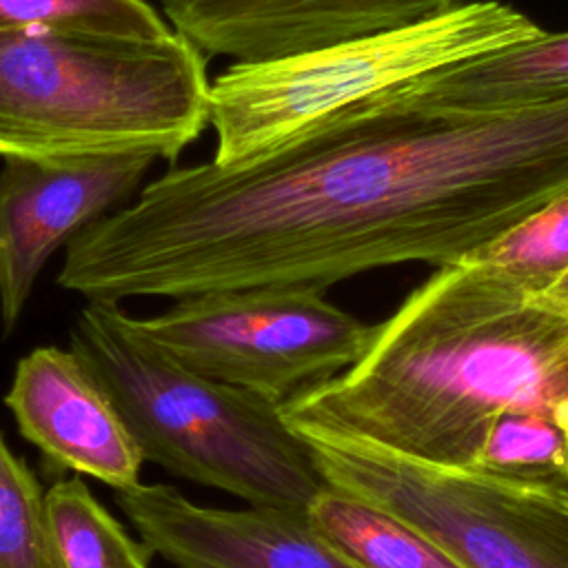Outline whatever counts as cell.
I'll use <instances>...</instances> for the list:
<instances>
[{"mask_svg": "<svg viewBox=\"0 0 568 568\" xmlns=\"http://www.w3.org/2000/svg\"><path fill=\"white\" fill-rule=\"evenodd\" d=\"M566 191L568 95L448 115L393 89L248 160L166 171L67 244L58 284L115 304L326 288L457 262Z\"/></svg>", "mask_w": 568, "mask_h": 568, "instance_id": "cell-1", "label": "cell"}, {"mask_svg": "<svg viewBox=\"0 0 568 568\" xmlns=\"http://www.w3.org/2000/svg\"><path fill=\"white\" fill-rule=\"evenodd\" d=\"M568 397V304L473 257L442 264L344 371L280 404L297 433L470 468L504 410Z\"/></svg>", "mask_w": 568, "mask_h": 568, "instance_id": "cell-2", "label": "cell"}, {"mask_svg": "<svg viewBox=\"0 0 568 568\" xmlns=\"http://www.w3.org/2000/svg\"><path fill=\"white\" fill-rule=\"evenodd\" d=\"M204 53L160 38L0 31V158L175 160L209 124Z\"/></svg>", "mask_w": 568, "mask_h": 568, "instance_id": "cell-3", "label": "cell"}, {"mask_svg": "<svg viewBox=\"0 0 568 568\" xmlns=\"http://www.w3.org/2000/svg\"><path fill=\"white\" fill-rule=\"evenodd\" d=\"M69 348L131 430L142 459L251 506L306 513L326 486L280 404L200 375L144 337L115 302H87Z\"/></svg>", "mask_w": 568, "mask_h": 568, "instance_id": "cell-4", "label": "cell"}, {"mask_svg": "<svg viewBox=\"0 0 568 568\" xmlns=\"http://www.w3.org/2000/svg\"><path fill=\"white\" fill-rule=\"evenodd\" d=\"M541 33L515 7L479 0L304 53L235 62L209 89L213 160L231 164L266 153L308 126L422 75Z\"/></svg>", "mask_w": 568, "mask_h": 568, "instance_id": "cell-5", "label": "cell"}, {"mask_svg": "<svg viewBox=\"0 0 568 568\" xmlns=\"http://www.w3.org/2000/svg\"><path fill=\"white\" fill-rule=\"evenodd\" d=\"M297 435L326 484L397 515L466 568H568V490Z\"/></svg>", "mask_w": 568, "mask_h": 568, "instance_id": "cell-6", "label": "cell"}, {"mask_svg": "<svg viewBox=\"0 0 568 568\" xmlns=\"http://www.w3.org/2000/svg\"><path fill=\"white\" fill-rule=\"evenodd\" d=\"M315 286H257L175 300L138 331L186 368L275 404L351 366L373 326Z\"/></svg>", "mask_w": 568, "mask_h": 568, "instance_id": "cell-7", "label": "cell"}, {"mask_svg": "<svg viewBox=\"0 0 568 568\" xmlns=\"http://www.w3.org/2000/svg\"><path fill=\"white\" fill-rule=\"evenodd\" d=\"M153 155L22 158L0 166V322L11 333L49 257L124 202Z\"/></svg>", "mask_w": 568, "mask_h": 568, "instance_id": "cell-8", "label": "cell"}, {"mask_svg": "<svg viewBox=\"0 0 568 568\" xmlns=\"http://www.w3.org/2000/svg\"><path fill=\"white\" fill-rule=\"evenodd\" d=\"M140 539L175 568H359L308 521L306 513L251 506H197L166 484L115 490Z\"/></svg>", "mask_w": 568, "mask_h": 568, "instance_id": "cell-9", "label": "cell"}, {"mask_svg": "<svg viewBox=\"0 0 568 568\" xmlns=\"http://www.w3.org/2000/svg\"><path fill=\"white\" fill-rule=\"evenodd\" d=\"M4 406L49 468L89 475L113 490L140 484L144 459L131 430L71 348L27 353L16 364Z\"/></svg>", "mask_w": 568, "mask_h": 568, "instance_id": "cell-10", "label": "cell"}, {"mask_svg": "<svg viewBox=\"0 0 568 568\" xmlns=\"http://www.w3.org/2000/svg\"><path fill=\"white\" fill-rule=\"evenodd\" d=\"M479 0H162L204 55L260 62L415 24Z\"/></svg>", "mask_w": 568, "mask_h": 568, "instance_id": "cell-11", "label": "cell"}, {"mask_svg": "<svg viewBox=\"0 0 568 568\" xmlns=\"http://www.w3.org/2000/svg\"><path fill=\"white\" fill-rule=\"evenodd\" d=\"M402 98L448 115L528 109L568 95V31L464 60L395 89Z\"/></svg>", "mask_w": 568, "mask_h": 568, "instance_id": "cell-12", "label": "cell"}, {"mask_svg": "<svg viewBox=\"0 0 568 568\" xmlns=\"http://www.w3.org/2000/svg\"><path fill=\"white\" fill-rule=\"evenodd\" d=\"M306 517L359 568H466L426 532L331 484L311 499Z\"/></svg>", "mask_w": 568, "mask_h": 568, "instance_id": "cell-13", "label": "cell"}, {"mask_svg": "<svg viewBox=\"0 0 568 568\" xmlns=\"http://www.w3.org/2000/svg\"><path fill=\"white\" fill-rule=\"evenodd\" d=\"M47 528L58 568H151L153 550L133 539L80 477L44 493Z\"/></svg>", "mask_w": 568, "mask_h": 568, "instance_id": "cell-14", "label": "cell"}, {"mask_svg": "<svg viewBox=\"0 0 568 568\" xmlns=\"http://www.w3.org/2000/svg\"><path fill=\"white\" fill-rule=\"evenodd\" d=\"M470 470L568 490V439L550 415L504 410L490 422Z\"/></svg>", "mask_w": 568, "mask_h": 568, "instance_id": "cell-15", "label": "cell"}, {"mask_svg": "<svg viewBox=\"0 0 568 568\" xmlns=\"http://www.w3.org/2000/svg\"><path fill=\"white\" fill-rule=\"evenodd\" d=\"M0 31L160 38L173 27L146 0H0Z\"/></svg>", "mask_w": 568, "mask_h": 568, "instance_id": "cell-16", "label": "cell"}, {"mask_svg": "<svg viewBox=\"0 0 568 568\" xmlns=\"http://www.w3.org/2000/svg\"><path fill=\"white\" fill-rule=\"evenodd\" d=\"M466 257L548 291L568 271V191Z\"/></svg>", "mask_w": 568, "mask_h": 568, "instance_id": "cell-17", "label": "cell"}, {"mask_svg": "<svg viewBox=\"0 0 568 568\" xmlns=\"http://www.w3.org/2000/svg\"><path fill=\"white\" fill-rule=\"evenodd\" d=\"M0 568H58L44 493L24 459L0 435Z\"/></svg>", "mask_w": 568, "mask_h": 568, "instance_id": "cell-18", "label": "cell"}, {"mask_svg": "<svg viewBox=\"0 0 568 568\" xmlns=\"http://www.w3.org/2000/svg\"><path fill=\"white\" fill-rule=\"evenodd\" d=\"M550 417H552V422L559 426V430H561V433L566 435V439H568V397L555 406V410H552Z\"/></svg>", "mask_w": 568, "mask_h": 568, "instance_id": "cell-19", "label": "cell"}]
</instances>
